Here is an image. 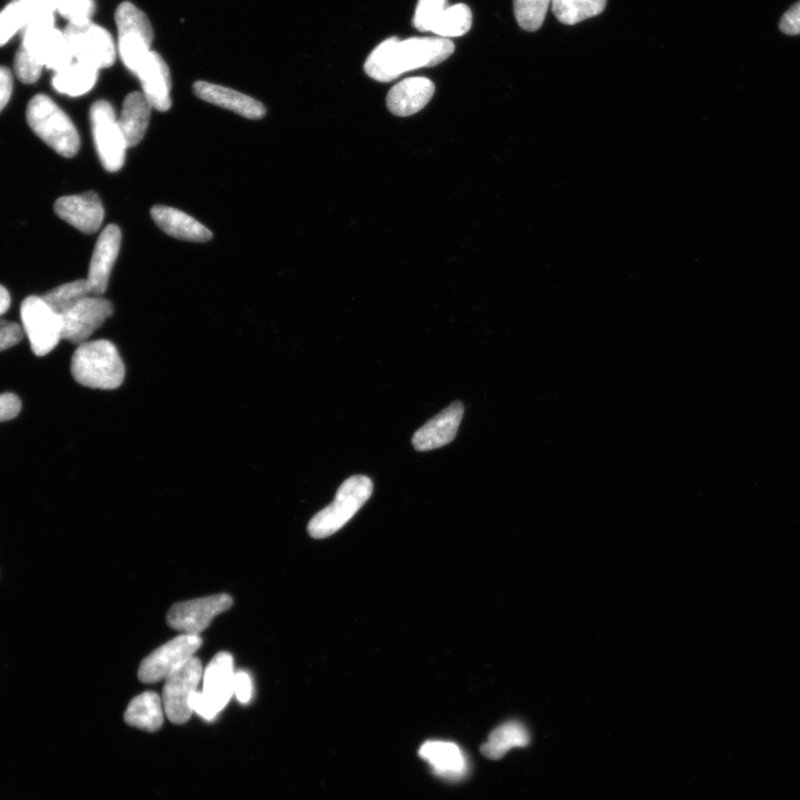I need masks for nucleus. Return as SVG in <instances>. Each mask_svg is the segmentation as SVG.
Masks as SVG:
<instances>
[{
  "label": "nucleus",
  "instance_id": "f257e3e1",
  "mask_svg": "<svg viewBox=\"0 0 800 800\" xmlns=\"http://www.w3.org/2000/svg\"><path fill=\"white\" fill-rule=\"evenodd\" d=\"M454 52L455 45L447 38L414 37L399 40L392 37L370 53L365 63V72L374 80L389 82L405 73L434 67L449 59Z\"/></svg>",
  "mask_w": 800,
  "mask_h": 800
},
{
  "label": "nucleus",
  "instance_id": "f03ea898",
  "mask_svg": "<svg viewBox=\"0 0 800 800\" xmlns=\"http://www.w3.org/2000/svg\"><path fill=\"white\" fill-rule=\"evenodd\" d=\"M74 380L92 390L113 391L125 380V365L117 347L101 340L78 345L71 366Z\"/></svg>",
  "mask_w": 800,
  "mask_h": 800
},
{
  "label": "nucleus",
  "instance_id": "7ed1b4c3",
  "mask_svg": "<svg viewBox=\"0 0 800 800\" xmlns=\"http://www.w3.org/2000/svg\"><path fill=\"white\" fill-rule=\"evenodd\" d=\"M26 118L31 130L61 156L72 158L77 155L80 148L78 131L52 99L41 93L33 98Z\"/></svg>",
  "mask_w": 800,
  "mask_h": 800
},
{
  "label": "nucleus",
  "instance_id": "20e7f679",
  "mask_svg": "<svg viewBox=\"0 0 800 800\" xmlns=\"http://www.w3.org/2000/svg\"><path fill=\"white\" fill-rule=\"evenodd\" d=\"M372 490L371 480L364 475L345 481L334 501L313 517L308 525L309 535L322 539L342 530L369 499Z\"/></svg>",
  "mask_w": 800,
  "mask_h": 800
},
{
  "label": "nucleus",
  "instance_id": "39448f33",
  "mask_svg": "<svg viewBox=\"0 0 800 800\" xmlns=\"http://www.w3.org/2000/svg\"><path fill=\"white\" fill-rule=\"evenodd\" d=\"M90 123L102 165L111 173L120 170L125 164L128 147L113 105L107 101L93 103L90 109Z\"/></svg>",
  "mask_w": 800,
  "mask_h": 800
},
{
  "label": "nucleus",
  "instance_id": "423d86ee",
  "mask_svg": "<svg viewBox=\"0 0 800 800\" xmlns=\"http://www.w3.org/2000/svg\"><path fill=\"white\" fill-rule=\"evenodd\" d=\"M24 333L36 356L50 354L63 340L62 316L56 314L42 297L29 296L21 307Z\"/></svg>",
  "mask_w": 800,
  "mask_h": 800
},
{
  "label": "nucleus",
  "instance_id": "0eeeda50",
  "mask_svg": "<svg viewBox=\"0 0 800 800\" xmlns=\"http://www.w3.org/2000/svg\"><path fill=\"white\" fill-rule=\"evenodd\" d=\"M64 34L77 62L99 71L115 63L117 55L115 40L105 28L92 22L81 25L68 24Z\"/></svg>",
  "mask_w": 800,
  "mask_h": 800
},
{
  "label": "nucleus",
  "instance_id": "6e6552de",
  "mask_svg": "<svg viewBox=\"0 0 800 800\" xmlns=\"http://www.w3.org/2000/svg\"><path fill=\"white\" fill-rule=\"evenodd\" d=\"M203 645L200 635L182 634L149 655L140 664L138 678L141 683L154 684L166 680L190 662Z\"/></svg>",
  "mask_w": 800,
  "mask_h": 800
},
{
  "label": "nucleus",
  "instance_id": "1a4fd4ad",
  "mask_svg": "<svg viewBox=\"0 0 800 800\" xmlns=\"http://www.w3.org/2000/svg\"><path fill=\"white\" fill-rule=\"evenodd\" d=\"M203 665L198 657L186 663L165 681L163 690L164 710L169 721L182 725L193 715L192 696L199 690L203 677Z\"/></svg>",
  "mask_w": 800,
  "mask_h": 800
},
{
  "label": "nucleus",
  "instance_id": "9d476101",
  "mask_svg": "<svg viewBox=\"0 0 800 800\" xmlns=\"http://www.w3.org/2000/svg\"><path fill=\"white\" fill-rule=\"evenodd\" d=\"M233 600L227 594L175 604L167 615L168 625L188 635H200L208 628L213 620L232 607Z\"/></svg>",
  "mask_w": 800,
  "mask_h": 800
},
{
  "label": "nucleus",
  "instance_id": "9b49d317",
  "mask_svg": "<svg viewBox=\"0 0 800 800\" xmlns=\"http://www.w3.org/2000/svg\"><path fill=\"white\" fill-rule=\"evenodd\" d=\"M22 47L42 66L55 73L74 62L64 31L55 26L27 27L23 31Z\"/></svg>",
  "mask_w": 800,
  "mask_h": 800
},
{
  "label": "nucleus",
  "instance_id": "f8f14e48",
  "mask_svg": "<svg viewBox=\"0 0 800 800\" xmlns=\"http://www.w3.org/2000/svg\"><path fill=\"white\" fill-rule=\"evenodd\" d=\"M114 314L113 304L102 296H89L80 301L62 316L63 340L80 345Z\"/></svg>",
  "mask_w": 800,
  "mask_h": 800
},
{
  "label": "nucleus",
  "instance_id": "ddd939ff",
  "mask_svg": "<svg viewBox=\"0 0 800 800\" xmlns=\"http://www.w3.org/2000/svg\"><path fill=\"white\" fill-rule=\"evenodd\" d=\"M122 244V231L117 225H109L101 233L89 265L88 285L92 296H103Z\"/></svg>",
  "mask_w": 800,
  "mask_h": 800
},
{
  "label": "nucleus",
  "instance_id": "4468645a",
  "mask_svg": "<svg viewBox=\"0 0 800 800\" xmlns=\"http://www.w3.org/2000/svg\"><path fill=\"white\" fill-rule=\"evenodd\" d=\"M55 212L60 218L84 233L97 232L105 217L103 203L93 192L61 198L55 203Z\"/></svg>",
  "mask_w": 800,
  "mask_h": 800
},
{
  "label": "nucleus",
  "instance_id": "2eb2a0df",
  "mask_svg": "<svg viewBox=\"0 0 800 800\" xmlns=\"http://www.w3.org/2000/svg\"><path fill=\"white\" fill-rule=\"evenodd\" d=\"M464 411V405L459 401L449 405L414 434V448L417 452H430L452 443L457 435Z\"/></svg>",
  "mask_w": 800,
  "mask_h": 800
},
{
  "label": "nucleus",
  "instance_id": "dca6fc26",
  "mask_svg": "<svg viewBox=\"0 0 800 800\" xmlns=\"http://www.w3.org/2000/svg\"><path fill=\"white\" fill-rule=\"evenodd\" d=\"M419 757L430 764L435 775L449 782L461 780L469 771L464 751L450 741H427L420 747Z\"/></svg>",
  "mask_w": 800,
  "mask_h": 800
},
{
  "label": "nucleus",
  "instance_id": "f3484780",
  "mask_svg": "<svg viewBox=\"0 0 800 800\" xmlns=\"http://www.w3.org/2000/svg\"><path fill=\"white\" fill-rule=\"evenodd\" d=\"M435 93L434 82L426 77H411L396 84L389 92L388 107L396 116L407 117L426 107Z\"/></svg>",
  "mask_w": 800,
  "mask_h": 800
},
{
  "label": "nucleus",
  "instance_id": "a211bd4d",
  "mask_svg": "<svg viewBox=\"0 0 800 800\" xmlns=\"http://www.w3.org/2000/svg\"><path fill=\"white\" fill-rule=\"evenodd\" d=\"M193 89L201 100L245 118L261 119L266 114V109L261 102L240 91L207 81H196Z\"/></svg>",
  "mask_w": 800,
  "mask_h": 800
},
{
  "label": "nucleus",
  "instance_id": "6ab92c4d",
  "mask_svg": "<svg viewBox=\"0 0 800 800\" xmlns=\"http://www.w3.org/2000/svg\"><path fill=\"white\" fill-rule=\"evenodd\" d=\"M143 87V93L153 109L167 112L172 107V77L164 59L152 51L148 61L135 74Z\"/></svg>",
  "mask_w": 800,
  "mask_h": 800
},
{
  "label": "nucleus",
  "instance_id": "aec40b11",
  "mask_svg": "<svg viewBox=\"0 0 800 800\" xmlns=\"http://www.w3.org/2000/svg\"><path fill=\"white\" fill-rule=\"evenodd\" d=\"M233 658L229 652L217 653L203 674V694L218 715L233 695Z\"/></svg>",
  "mask_w": 800,
  "mask_h": 800
},
{
  "label": "nucleus",
  "instance_id": "412c9836",
  "mask_svg": "<svg viewBox=\"0 0 800 800\" xmlns=\"http://www.w3.org/2000/svg\"><path fill=\"white\" fill-rule=\"evenodd\" d=\"M151 214L157 226L174 239L205 243L213 238V232L206 226L179 209L157 205Z\"/></svg>",
  "mask_w": 800,
  "mask_h": 800
},
{
  "label": "nucleus",
  "instance_id": "4be33fe9",
  "mask_svg": "<svg viewBox=\"0 0 800 800\" xmlns=\"http://www.w3.org/2000/svg\"><path fill=\"white\" fill-rule=\"evenodd\" d=\"M152 110L143 92L134 91L125 99L118 123L128 149L137 147L145 137Z\"/></svg>",
  "mask_w": 800,
  "mask_h": 800
},
{
  "label": "nucleus",
  "instance_id": "5701e85b",
  "mask_svg": "<svg viewBox=\"0 0 800 800\" xmlns=\"http://www.w3.org/2000/svg\"><path fill=\"white\" fill-rule=\"evenodd\" d=\"M164 713L161 696L154 691H147L129 702L124 718L129 726L156 732L163 726Z\"/></svg>",
  "mask_w": 800,
  "mask_h": 800
},
{
  "label": "nucleus",
  "instance_id": "b1692460",
  "mask_svg": "<svg viewBox=\"0 0 800 800\" xmlns=\"http://www.w3.org/2000/svg\"><path fill=\"white\" fill-rule=\"evenodd\" d=\"M531 741L528 728L520 722L511 721L497 727L483 745L485 758L497 761L503 759L512 748L526 747Z\"/></svg>",
  "mask_w": 800,
  "mask_h": 800
},
{
  "label": "nucleus",
  "instance_id": "393cba45",
  "mask_svg": "<svg viewBox=\"0 0 800 800\" xmlns=\"http://www.w3.org/2000/svg\"><path fill=\"white\" fill-rule=\"evenodd\" d=\"M99 69L80 62H73L55 73L52 85L56 91L71 98H79L97 85Z\"/></svg>",
  "mask_w": 800,
  "mask_h": 800
},
{
  "label": "nucleus",
  "instance_id": "a878e982",
  "mask_svg": "<svg viewBox=\"0 0 800 800\" xmlns=\"http://www.w3.org/2000/svg\"><path fill=\"white\" fill-rule=\"evenodd\" d=\"M606 5L607 0H551L556 18L561 24L570 26L600 15Z\"/></svg>",
  "mask_w": 800,
  "mask_h": 800
},
{
  "label": "nucleus",
  "instance_id": "bb28decb",
  "mask_svg": "<svg viewBox=\"0 0 800 800\" xmlns=\"http://www.w3.org/2000/svg\"><path fill=\"white\" fill-rule=\"evenodd\" d=\"M115 21L118 37L131 35L147 39L150 43L154 40L152 24L144 12L129 2L122 3L116 10Z\"/></svg>",
  "mask_w": 800,
  "mask_h": 800
},
{
  "label": "nucleus",
  "instance_id": "cd10ccee",
  "mask_svg": "<svg viewBox=\"0 0 800 800\" xmlns=\"http://www.w3.org/2000/svg\"><path fill=\"white\" fill-rule=\"evenodd\" d=\"M91 296L87 279H78L45 294L42 300L56 314L63 316L86 297Z\"/></svg>",
  "mask_w": 800,
  "mask_h": 800
},
{
  "label": "nucleus",
  "instance_id": "c85d7f7f",
  "mask_svg": "<svg viewBox=\"0 0 800 800\" xmlns=\"http://www.w3.org/2000/svg\"><path fill=\"white\" fill-rule=\"evenodd\" d=\"M473 24V14L465 4L448 7L432 28L442 38L459 37L467 34Z\"/></svg>",
  "mask_w": 800,
  "mask_h": 800
},
{
  "label": "nucleus",
  "instance_id": "c756f323",
  "mask_svg": "<svg viewBox=\"0 0 800 800\" xmlns=\"http://www.w3.org/2000/svg\"><path fill=\"white\" fill-rule=\"evenodd\" d=\"M152 43L139 36L118 37V53L124 65L134 74L148 61L152 50Z\"/></svg>",
  "mask_w": 800,
  "mask_h": 800
},
{
  "label": "nucleus",
  "instance_id": "7c9ffc66",
  "mask_svg": "<svg viewBox=\"0 0 800 800\" xmlns=\"http://www.w3.org/2000/svg\"><path fill=\"white\" fill-rule=\"evenodd\" d=\"M551 0H513L517 23L526 31L538 30L546 18Z\"/></svg>",
  "mask_w": 800,
  "mask_h": 800
},
{
  "label": "nucleus",
  "instance_id": "2f4dec72",
  "mask_svg": "<svg viewBox=\"0 0 800 800\" xmlns=\"http://www.w3.org/2000/svg\"><path fill=\"white\" fill-rule=\"evenodd\" d=\"M18 3L27 20V27L55 26L58 7L55 0H12ZM24 28V29H25Z\"/></svg>",
  "mask_w": 800,
  "mask_h": 800
},
{
  "label": "nucleus",
  "instance_id": "473e14b6",
  "mask_svg": "<svg viewBox=\"0 0 800 800\" xmlns=\"http://www.w3.org/2000/svg\"><path fill=\"white\" fill-rule=\"evenodd\" d=\"M448 8L447 0H418L412 25L422 33L432 31L434 24Z\"/></svg>",
  "mask_w": 800,
  "mask_h": 800
},
{
  "label": "nucleus",
  "instance_id": "72a5a7b5",
  "mask_svg": "<svg viewBox=\"0 0 800 800\" xmlns=\"http://www.w3.org/2000/svg\"><path fill=\"white\" fill-rule=\"evenodd\" d=\"M27 25L26 15L22 7L12 2L0 12V46L8 43L18 31Z\"/></svg>",
  "mask_w": 800,
  "mask_h": 800
},
{
  "label": "nucleus",
  "instance_id": "f704fd0d",
  "mask_svg": "<svg viewBox=\"0 0 800 800\" xmlns=\"http://www.w3.org/2000/svg\"><path fill=\"white\" fill-rule=\"evenodd\" d=\"M97 5L93 0H62L58 7V13L69 23L81 25L91 22Z\"/></svg>",
  "mask_w": 800,
  "mask_h": 800
},
{
  "label": "nucleus",
  "instance_id": "c9c22d12",
  "mask_svg": "<svg viewBox=\"0 0 800 800\" xmlns=\"http://www.w3.org/2000/svg\"><path fill=\"white\" fill-rule=\"evenodd\" d=\"M14 66L18 79L27 85L35 84L43 68L22 46L16 53Z\"/></svg>",
  "mask_w": 800,
  "mask_h": 800
},
{
  "label": "nucleus",
  "instance_id": "e433bc0d",
  "mask_svg": "<svg viewBox=\"0 0 800 800\" xmlns=\"http://www.w3.org/2000/svg\"><path fill=\"white\" fill-rule=\"evenodd\" d=\"M24 334V329L18 323L0 318V352L18 345Z\"/></svg>",
  "mask_w": 800,
  "mask_h": 800
},
{
  "label": "nucleus",
  "instance_id": "4c0bfd02",
  "mask_svg": "<svg viewBox=\"0 0 800 800\" xmlns=\"http://www.w3.org/2000/svg\"><path fill=\"white\" fill-rule=\"evenodd\" d=\"M22 410V401L13 393L0 395V422L16 418Z\"/></svg>",
  "mask_w": 800,
  "mask_h": 800
},
{
  "label": "nucleus",
  "instance_id": "58836bf2",
  "mask_svg": "<svg viewBox=\"0 0 800 800\" xmlns=\"http://www.w3.org/2000/svg\"><path fill=\"white\" fill-rule=\"evenodd\" d=\"M232 690L233 695L237 696L242 703L250 702L253 696V682L251 676L245 672L234 673Z\"/></svg>",
  "mask_w": 800,
  "mask_h": 800
},
{
  "label": "nucleus",
  "instance_id": "ea45409f",
  "mask_svg": "<svg viewBox=\"0 0 800 800\" xmlns=\"http://www.w3.org/2000/svg\"><path fill=\"white\" fill-rule=\"evenodd\" d=\"M779 28L789 36L800 35V2L785 13L779 23Z\"/></svg>",
  "mask_w": 800,
  "mask_h": 800
},
{
  "label": "nucleus",
  "instance_id": "a19ab883",
  "mask_svg": "<svg viewBox=\"0 0 800 800\" xmlns=\"http://www.w3.org/2000/svg\"><path fill=\"white\" fill-rule=\"evenodd\" d=\"M13 75L12 72L4 66H0V112H2L10 103L13 93Z\"/></svg>",
  "mask_w": 800,
  "mask_h": 800
},
{
  "label": "nucleus",
  "instance_id": "79ce46f5",
  "mask_svg": "<svg viewBox=\"0 0 800 800\" xmlns=\"http://www.w3.org/2000/svg\"><path fill=\"white\" fill-rule=\"evenodd\" d=\"M12 304L10 292L2 285H0V316L7 314Z\"/></svg>",
  "mask_w": 800,
  "mask_h": 800
},
{
  "label": "nucleus",
  "instance_id": "37998d69",
  "mask_svg": "<svg viewBox=\"0 0 800 800\" xmlns=\"http://www.w3.org/2000/svg\"><path fill=\"white\" fill-rule=\"evenodd\" d=\"M62 2V0H55L56 7Z\"/></svg>",
  "mask_w": 800,
  "mask_h": 800
}]
</instances>
